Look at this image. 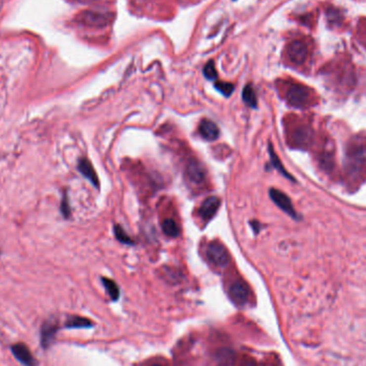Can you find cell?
Returning <instances> with one entry per match:
<instances>
[{"label": "cell", "instance_id": "1", "mask_svg": "<svg viewBox=\"0 0 366 366\" xmlns=\"http://www.w3.org/2000/svg\"><path fill=\"white\" fill-rule=\"evenodd\" d=\"M311 99V92L308 88L300 83H293L288 88L286 92V100L289 105L302 108L308 104Z\"/></svg>", "mask_w": 366, "mask_h": 366}, {"label": "cell", "instance_id": "2", "mask_svg": "<svg viewBox=\"0 0 366 366\" xmlns=\"http://www.w3.org/2000/svg\"><path fill=\"white\" fill-rule=\"evenodd\" d=\"M207 256L209 260L213 263V265L221 268L226 267L230 260V257L226 247L218 241H213L209 243V245L207 247Z\"/></svg>", "mask_w": 366, "mask_h": 366}, {"label": "cell", "instance_id": "3", "mask_svg": "<svg viewBox=\"0 0 366 366\" xmlns=\"http://www.w3.org/2000/svg\"><path fill=\"white\" fill-rule=\"evenodd\" d=\"M269 195L270 197H271L273 203L278 205L279 208H281L283 211L285 212V213L290 215L292 218H295V220H297L298 213L294 210V207L290 201V198H289L286 194H284V193L276 189H271L269 192Z\"/></svg>", "mask_w": 366, "mask_h": 366}, {"label": "cell", "instance_id": "4", "mask_svg": "<svg viewBox=\"0 0 366 366\" xmlns=\"http://www.w3.org/2000/svg\"><path fill=\"white\" fill-rule=\"evenodd\" d=\"M287 54L291 62L295 64L303 63L306 60L308 54L307 45L300 40H294L288 45Z\"/></svg>", "mask_w": 366, "mask_h": 366}, {"label": "cell", "instance_id": "5", "mask_svg": "<svg viewBox=\"0 0 366 366\" xmlns=\"http://www.w3.org/2000/svg\"><path fill=\"white\" fill-rule=\"evenodd\" d=\"M229 297L237 305H243L246 303L249 295V289L245 283L241 281L235 282L229 288Z\"/></svg>", "mask_w": 366, "mask_h": 366}, {"label": "cell", "instance_id": "6", "mask_svg": "<svg viewBox=\"0 0 366 366\" xmlns=\"http://www.w3.org/2000/svg\"><path fill=\"white\" fill-rule=\"evenodd\" d=\"M186 177L193 184H202L205 179V170L203 166L196 160H191L186 165Z\"/></svg>", "mask_w": 366, "mask_h": 366}, {"label": "cell", "instance_id": "7", "mask_svg": "<svg viewBox=\"0 0 366 366\" xmlns=\"http://www.w3.org/2000/svg\"><path fill=\"white\" fill-rule=\"evenodd\" d=\"M12 353L13 356L15 357L18 362H21L24 366H37L38 362L35 359V357L32 356V353L30 352L29 348L26 345L19 343L15 344L12 346Z\"/></svg>", "mask_w": 366, "mask_h": 366}, {"label": "cell", "instance_id": "8", "mask_svg": "<svg viewBox=\"0 0 366 366\" xmlns=\"http://www.w3.org/2000/svg\"><path fill=\"white\" fill-rule=\"evenodd\" d=\"M221 205L220 198L216 196H210L202 203L201 209H199V215L203 221L208 222L213 217Z\"/></svg>", "mask_w": 366, "mask_h": 366}, {"label": "cell", "instance_id": "9", "mask_svg": "<svg viewBox=\"0 0 366 366\" xmlns=\"http://www.w3.org/2000/svg\"><path fill=\"white\" fill-rule=\"evenodd\" d=\"M199 134L205 140L213 141L216 140L220 136V128L214 123L213 121L209 119L202 120L201 124H199Z\"/></svg>", "mask_w": 366, "mask_h": 366}, {"label": "cell", "instance_id": "10", "mask_svg": "<svg viewBox=\"0 0 366 366\" xmlns=\"http://www.w3.org/2000/svg\"><path fill=\"white\" fill-rule=\"evenodd\" d=\"M79 170L81 171V175L87 178L90 182H91L95 188H99L100 185V181H99V178H98V175H96V172L93 168L92 164L89 162V161L87 159H81L80 160L79 162Z\"/></svg>", "mask_w": 366, "mask_h": 366}, {"label": "cell", "instance_id": "11", "mask_svg": "<svg viewBox=\"0 0 366 366\" xmlns=\"http://www.w3.org/2000/svg\"><path fill=\"white\" fill-rule=\"evenodd\" d=\"M81 22L87 26H104L107 24V17L104 14L96 12H86L81 17Z\"/></svg>", "mask_w": 366, "mask_h": 366}, {"label": "cell", "instance_id": "12", "mask_svg": "<svg viewBox=\"0 0 366 366\" xmlns=\"http://www.w3.org/2000/svg\"><path fill=\"white\" fill-rule=\"evenodd\" d=\"M57 331V326L51 323V321H47L41 327V344L43 345L44 348H47L50 345L51 340H53L55 334Z\"/></svg>", "mask_w": 366, "mask_h": 366}, {"label": "cell", "instance_id": "13", "mask_svg": "<svg viewBox=\"0 0 366 366\" xmlns=\"http://www.w3.org/2000/svg\"><path fill=\"white\" fill-rule=\"evenodd\" d=\"M269 154H270V158H271V163L274 166V168L278 169V171L281 172L282 175L284 176V177H286L287 179L293 180V178L290 175H289V172L284 168V166H283V164L281 162V160L279 159L278 154L275 153V151H274V149H273V147H272L271 144H269Z\"/></svg>", "mask_w": 366, "mask_h": 366}, {"label": "cell", "instance_id": "14", "mask_svg": "<svg viewBox=\"0 0 366 366\" xmlns=\"http://www.w3.org/2000/svg\"><path fill=\"white\" fill-rule=\"evenodd\" d=\"M293 143L299 147H304L311 139V133L305 127H300L293 133Z\"/></svg>", "mask_w": 366, "mask_h": 366}, {"label": "cell", "instance_id": "15", "mask_svg": "<svg viewBox=\"0 0 366 366\" xmlns=\"http://www.w3.org/2000/svg\"><path fill=\"white\" fill-rule=\"evenodd\" d=\"M242 99L248 107L250 108L257 107V96H256L254 88L250 85L244 87L243 92H242Z\"/></svg>", "mask_w": 366, "mask_h": 366}, {"label": "cell", "instance_id": "16", "mask_svg": "<svg viewBox=\"0 0 366 366\" xmlns=\"http://www.w3.org/2000/svg\"><path fill=\"white\" fill-rule=\"evenodd\" d=\"M162 230L163 233L170 238H176L180 234V228L178 224L171 220V218H166V220L162 224Z\"/></svg>", "mask_w": 366, "mask_h": 366}, {"label": "cell", "instance_id": "17", "mask_svg": "<svg viewBox=\"0 0 366 366\" xmlns=\"http://www.w3.org/2000/svg\"><path fill=\"white\" fill-rule=\"evenodd\" d=\"M102 282H103V284H104L106 290L109 294V297L112 298V300H114V301L118 300L120 292H119V288H118L117 284H116L114 281L106 279V278H103Z\"/></svg>", "mask_w": 366, "mask_h": 366}, {"label": "cell", "instance_id": "18", "mask_svg": "<svg viewBox=\"0 0 366 366\" xmlns=\"http://www.w3.org/2000/svg\"><path fill=\"white\" fill-rule=\"evenodd\" d=\"M114 233H115V237L116 239H117L119 242L123 243V244H128V245H132V244H134V241L131 239L130 237H128L126 235V233L124 231V229L122 228L120 225H115L114 227Z\"/></svg>", "mask_w": 366, "mask_h": 366}, {"label": "cell", "instance_id": "19", "mask_svg": "<svg viewBox=\"0 0 366 366\" xmlns=\"http://www.w3.org/2000/svg\"><path fill=\"white\" fill-rule=\"evenodd\" d=\"M90 321L85 318H81V317H71L67 321L66 326L68 327H85V326H90Z\"/></svg>", "mask_w": 366, "mask_h": 366}, {"label": "cell", "instance_id": "20", "mask_svg": "<svg viewBox=\"0 0 366 366\" xmlns=\"http://www.w3.org/2000/svg\"><path fill=\"white\" fill-rule=\"evenodd\" d=\"M215 88L218 90L223 95L229 96L234 91V85L230 82H224V81H217L215 82Z\"/></svg>", "mask_w": 366, "mask_h": 366}, {"label": "cell", "instance_id": "21", "mask_svg": "<svg viewBox=\"0 0 366 366\" xmlns=\"http://www.w3.org/2000/svg\"><path fill=\"white\" fill-rule=\"evenodd\" d=\"M203 75L205 76V79H208L210 81L216 80L217 72L215 70L213 61H209L207 64H205L204 69H203Z\"/></svg>", "mask_w": 366, "mask_h": 366}, {"label": "cell", "instance_id": "22", "mask_svg": "<svg viewBox=\"0 0 366 366\" xmlns=\"http://www.w3.org/2000/svg\"><path fill=\"white\" fill-rule=\"evenodd\" d=\"M61 210H62V213L64 216L66 217L70 216V207H69V203H68L67 198L63 199L62 204H61Z\"/></svg>", "mask_w": 366, "mask_h": 366}, {"label": "cell", "instance_id": "23", "mask_svg": "<svg viewBox=\"0 0 366 366\" xmlns=\"http://www.w3.org/2000/svg\"><path fill=\"white\" fill-rule=\"evenodd\" d=\"M240 366H257L255 360L252 359V358H245L243 359L241 363H240Z\"/></svg>", "mask_w": 366, "mask_h": 366}, {"label": "cell", "instance_id": "24", "mask_svg": "<svg viewBox=\"0 0 366 366\" xmlns=\"http://www.w3.org/2000/svg\"><path fill=\"white\" fill-rule=\"evenodd\" d=\"M250 225H252V228L254 229L255 234L259 233V230H260V223H259V222H257V221H252V222H250Z\"/></svg>", "mask_w": 366, "mask_h": 366}, {"label": "cell", "instance_id": "25", "mask_svg": "<svg viewBox=\"0 0 366 366\" xmlns=\"http://www.w3.org/2000/svg\"><path fill=\"white\" fill-rule=\"evenodd\" d=\"M76 1L83 2V3H89V2H93V1H98V0H76Z\"/></svg>", "mask_w": 366, "mask_h": 366}, {"label": "cell", "instance_id": "26", "mask_svg": "<svg viewBox=\"0 0 366 366\" xmlns=\"http://www.w3.org/2000/svg\"><path fill=\"white\" fill-rule=\"evenodd\" d=\"M152 366H162V365H159V364H154V365H152Z\"/></svg>", "mask_w": 366, "mask_h": 366}]
</instances>
